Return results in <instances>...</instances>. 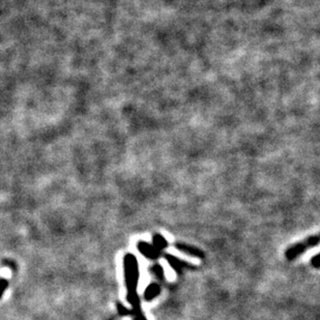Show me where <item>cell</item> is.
I'll list each match as a JSON object with an SVG mask.
<instances>
[{
  "label": "cell",
  "instance_id": "cell-1",
  "mask_svg": "<svg viewBox=\"0 0 320 320\" xmlns=\"http://www.w3.org/2000/svg\"><path fill=\"white\" fill-rule=\"evenodd\" d=\"M124 266V280L127 289L126 295L137 294V285L139 280V266L138 261L133 254H126L123 259Z\"/></svg>",
  "mask_w": 320,
  "mask_h": 320
},
{
  "label": "cell",
  "instance_id": "cell-2",
  "mask_svg": "<svg viewBox=\"0 0 320 320\" xmlns=\"http://www.w3.org/2000/svg\"><path fill=\"white\" fill-rule=\"evenodd\" d=\"M319 243V236L315 235V236H311L308 239H306V242L302 243H298L294 246H292L291 248L288 249L285 253L286 258L288 260H293L294 258H296L297 256H299L301 253L305 252L307 250L308 247H312V246H316Z\"/></svg>",
  "mask_w": 320,
  "mask_h": 320
},
{
  "label": "cell",
  "instance_id": "cell-3",
  "mask_svg": "<svg viewBox=\"0 0 320 320\" xmlns=\"http://www.w3.org/2000/svg\"><path fill=\"white\" fill-rule=\"evenodd\" d=\"M139 252L148 259H157L161 256V252L157 251L152 245H149L147 243L140 242L137 245Z\"/></svg>",
  "mask_w": 320,
  "mask_h": 320
},
{
  "label": "cell",
  "instance_id": "cell-4",
  "mask_svg": "<svg viewBox=\"0 0 320 320\" xmlns=\"http://www.w3.org/2000/svg\"><path fill=\"white\" fill-rule=\"evenodd\" d=\"M164 256H165L166 260L168 261V263L170 264V266H172L175 270L179 271V273H182L184 268L191 267L190 263H187L186 261H183L177 257H174V256H172L170 254H165Z\"/></svg>",
  "mask_w": 320,
  "mask_h": 320
},
{
  "label": "cell",
  "instance_id": "cell-5",
  "mask_svg": "<svg viewBox=\"0 0 320 320\" xmlns=\"http://www.w3.org/2000/svg\"><path fill=\"white\" fill-rule=\"evenodd\" d=\"M175 248H177L180 251H182V252H184V253H186V254H189L191 256H194V257L204 258V253L201 250H199L198 248H196V247L178 243V244H175Z\"/></svg>",
  "mask_w": 320,
  "mask_h": 320
},
{
  "label": "cell",
  "instance_id": "cell-6",
  "mask_svg": "<svg viewBox=\"0 0 320 320\" xmlns=\"http://www.w3.org/2000/svg\"><path fill=\"white\" fill-rule=\"evenodd\" d=\"M159 291H161V287L155 283H152L146 288L145 292H144V298L148 301L152 300L154 297H156L159 294Z\"/></svg>",
  "mask_w": 320,
  "mask_h": 320
},
{
  "label": "cell",
  "instance_id": "cell-7",
  "mask_svg": "<svg viewBox=\"0 0 320 320\" xmlns=\"http://www.w3.org/2000/svg\"><path fill=\"white\" fill-rule=\"evenodd\" d=\"M152 242H153L152 246L159 252H161L164 249H166L167 246H168V243L165 239V237L162 236L161 234H154L153 237H152Z\"/></svg>",
  "mask_w": 320,
  "mask_h": 320
},
{
  "label": "cell",
  "instance_id": "cell-8",
  "mask_svg": "<svg viewBox=\"0 0 320 320\" xmlns=\"http://www.w3.org/2000/svg\"><path fill=\"white\" fill-rule=\"evenodd\" d=\"M151 271L153 273V275L159 279V280H164L165 279V274H164V269L163 267L159 264H154L151 267Z\"/></svg>",
  "mask_w": 320,
  "mask_h": 320
},
{
  "label": "cell",
  "instance_id": "cell-9",
  "mask_svg": "<svg viewBox=\"0 0 320 320\" xmlns=\"http://www.w3.org/2000/svg\"><path fill=\"white\" fill-rule=\"evenodd\" d=\"M116 307H117V311H118V314L121 315V316H129V315H134V312L133 310H130L127 309L126 307H124L122 303L120 302H117L116 303Z\"/></svg>",
  "mask_w": 320,
  "mask_h": 320
},
{
  "label": "cell",
  "instance_id": "cell-10",
  "mask_svg": "<svg viewBox=\"0 0 320 320\" xmlns=\"http://www.w3.org/2000/svg\"><path fill=\"white\" fill-rule=\"evenodd\" d=\"M8 281L6 279H0V297L3 296L4 292L6 291V289L8 288Z\"/></svg>",
  "mask_w": 320,
  "mask_h": 320
},
{
  "label": "cell",
  "instance_id": "cell-11",
  "mask_svg": "<svg viewBox=\"0 0 320 320\" xmlns=\"http://www.w3.org/2000/svg\"><path fill=\"white\" fill-rule=\"evenodd\" d=\"M311 263H312V265H313L315 268H319V255H318V254H316V255L314 256V257L312 258Z\"/></svg>",
  "mask_w": 320,
  "mask_h": 320
},
{
  "label": "cell",
  "instance_id": "cell-12",
  "mask_svg": "<svg viewBox=\"0 0 320 320\" xmlns=\"http://www.w3.org/2000/svg\"><path fill=\"white\" fill-rule=\"evenodd\" d=\"M135 320H138V319H137V318H135Z\"/></svg>",
  "mask_w": 320,
  "mask_h": 320
}]
</instances>
